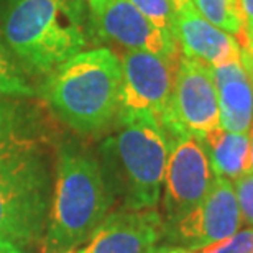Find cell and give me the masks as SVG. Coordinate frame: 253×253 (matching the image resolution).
<instances>
[{"label":"cell","instance_id":"obj_20","mask_svg":"<svg viewBox=\"0 0 253 253\" xmlns=\"http://www.w3.org/2000/svg\"><path fill=\"white\" fill-rule=\"evenodd\" d=\"M234 191L245 224L253 225V173H247L234 181Z\"/></svg>","mask_w":253,"mask_h":253},{"label":"cell","instance_id":"obj_14","mask_svg":"<svg viewBox=\"0 0 253 253\" xmlns=\"http://www.w3.org/2000/svg\"><path fill=\"white\" fill-rule=\"evenodd\" d=\"M219 94L220 126L234 133H249L253 124V83L240 59L212 68Z\"/></svg>","mask_w":253,"mask_h":253},{"label":"cell","instance_id":"obj_10","mask_svg":"<svg viewBox=\"0 0 253 253\" xmlns=\"http://www.w3.org/2000/svg\"><path fill=\"white\" fill-rule=\"evenodd\" d=\"M240 207L230 179L215 176L209 192L183 219L169 227L171 237L188 250H197L239 232Z\"/></svg>","mask_w":253,"mask_h":253},{"label":"cell","instance_id":"obj_1","mask_svg":"<svg viewBox=\"0 0 253 253\" xmlns=\"http://www.w3.org/2000/svg\"><path fill=\"white\" fill-rule=\"evenodd\" d=\"M90 40L84 0H0V43L30 78H46Z\"/></svg>","mask_w":253,"mask_h":253},{"label":"cell","instance_id":"obj_16","mask_svg":"<svg viewBox=\"0 0 253 253\" xmlns=\"http://www.w3.org/2000/svg\"><path fill=\"white\" fill-rule=\"evenodd\" d=\"M38 92L30 83V76L10 56L0 43V95L5 97H35Z\"/></svg>","mask_w":253,"mask_h":253},{"label":"cell","instance_id":"obj_11","mask_svg":"<svg viewBox=\"0 0 253 253\" xmlns=\"http://www.w3.org/2000/svg\"><path fill=\"white\" fill-rule=\"evenodd\" d=\"M166 230L155 209H124L104 219L78 253H151Z\"/></svg>","mask_w":253,"mask_h":253},{"label":"cell","instance_id":"obj_24","mask_svg":"<svg viewBox=\"0 0 253 253\" xmlns=\"http://www.w3.org/2000/svg\"><path fill=\"white\" fill-rule=\"evenodd\" d=\"M153 253H192V250L184 249V247H163V249L153 250Z\"/></svg>","mask_w":253,"mask_h":253},{"label":"cell","instance_id":"obj_18","mask_svg":"<svg viewBox=\"0 0 253 253\" xmlns=\"http://www.w3.org/2000/svg\"><path fill=\"white\" fill-rule=\"evenodd\" d=\"M140 13L150 20L156 28L166 35L173 37V22H174V8L169 0H130Z\"/></svg>","mask_w":253,"mask_h":253},{"label":"cell","instance_id":"obj_28","mask_svg":"<svg viewBox=\"0 0 253 253\" xmlns=\"http://www.w3.org/2000/svg\"><path fill=\"white\" fill-rule=\"evenodd\" d=\"M64 253H78V250H71V252H64Z\"/></svg>","mask_w":253,"mask_h":253},{"label":"cell","instance_id":"obj_13","mask_svg":"<svg viewBox=\"0 0 253 253\" xmlns=\"http://www.w3.org/2000/svg\"><path fill=\"white\" fill-rule=\"evenodd\" d=\"M173 37L183 56L197 59L211 68L240 59L237 38L207 22L194 5L174 15Z\"/></svg>","mask_w":253,"mask_h":253},{"label":"cell","instance_id":"obj_21","mask_svg":"<svg viewBox=\"0 0 253 253\" xmlns=\"http://www.w3.org/2000/svg\"><path fill=\"white\" fill-rule=\"evenodd\" d=\"M237 8H239V15H240V23H242V32L237 37V43L244 38L245 30L253 23V0H235Z\"/></svg>","mask_w":253,"mask_h":253},{"label":"cell","instance_id":"obj_9","mask_svg":"<svg viewBox=\"0 0 253 253\" xmlns=\"http://www.w3.org/2000/svg\"><path fill=\"white\" fill-rule=\"evenodd\" d=\"M120 64V114H150L161 122L169 107L179 63L141 49H126Z\"/></svg>","mask_w":253,"mask_h":253},{"label":"cell","instance_id":"obj_8","mask_svg":"<svg viewBox=\"0 0 253 253\" xmlns=\"http://www.w3.org/2000/svg\"><path fill=\"white\" fill-rule=\"evenodd\" d=\"M92 38L117 43L126 49H141L179 63L183 54L174 37L163 33L140 13L130 0H87Z\"/></svg>","mask_w":253,"mask_h":253},{"label":"cell","instance_id":"obj_22","mask_svg":"<svg viewBox=\"0 0 253 253\" xmlns=\"http://www.w3.org/2000/svg\"><path fill=\"white\" fill-rule=\"evenodd\" d=\"M239 46H240L242 63H244L245 68H249L253 63V23L245 30V35L239 42Z\"/></svg>","mask_w":253,"mask_h":253},{"label":"cell","instance_id":"obj_2","mask_svg":"<svg viewBox=\"0 0 253 253\" xmlns=\"http://www.w3.org/2000/svg\"><path fill=\"white\" fill-rule=\"evenodd\" d=\"M122 64L110 48L84 49L51 71L37 92L79 133H97L119 119Z\"/></svg>","mask_w":253,"mask_h":253},{"label":"cell","instance_id":"obj_29","mask_svg":"<svg viewBox=\"0 0 253 253\" xmlns=\"http://www.w3.org/2000/svg\"><path fill=\"white\" fill-rule=\"evenodd\" d=\"M151 253H153V252H151Z\"/></svg>","mask_w":253,"mask_h":253},{"label":"cell","instance_id":"obj_25","mask_svg":"<svg viewBox=\"0 0 253 253\" xmlns=\"http://www.w3.org/2000/svg\"><path fill=\"white\" fill-rule=\"evenodd\" d=\"M171 5H173V8H174V12L178 13V12H183L184 8H188L192 5L191 0H169Z\"/></svg>","mask_w":253,"mask_h":253},{"label":"cell","instance_id":"obj_4","mask_svg":"<svg viewBox=\"0 0 253 253\" xmlns=\"http://www.w3.org/2000/svg\"><path fill=\"white\" fill-rule=\"evenodd\" d=\"M119 131L102 143L107 171L117 178L125 209H155L165 183L169 136L150 114H120Z\"/></svg>","mask_w":253,"mask_h":253},{"label":"cell","instance_id":"obj_6","mask_svg":"<svg viewBox=\"0 0 253 253\" xmlns=\"http://www.w3.org/2000/svg\"><path fill=\"white\" fill-rule=\"evenodd\" d=\"M168 136L169 155L163 183L165 227H171L194 209L206 197L215 179L209 156L199 136L186 131Z\"/></svg>","mask_w":253,"mask_h":253},{"label":"cell","instance_id":"obj_26","mask_svg":"<svg viewBox=\"0 0 253 253\" xmlns=\"http://www.w3.org/2000/svg\"><path fill=\"white\" fill-rule=\"evenodd\" d=\"M250 173H253V124H252V138H250Z\"/></svg>","mask_w":253,"mask_h":253},{"label":"cell","instance_id":"obj_12","mask_svg":"<svg viewBox=\"0 0 253 253\" xmlns=\"http://www.w3.org/2000/svg\"><path fill=\"white\" fill-rule=\"evenodd\" d=\"M30 99L0 95V165L43 153L51 143V124L42 105Z\"/></svg>","mask_w":253,"mask_h":253},{"label":"cell","instance_id":"obj_19","mask_svg":"<svg viewBox=\"0 0 253 253\" xmlns=\"http://www.w3.org/2000/svg\"><path fill=\"white\" fill-rule=\"evenodd\" d=\"M192 253H253V229L239 230L220 242L192 250Z\"/></svg>","mask_w":253,"mask_h":253},{"label":"cell","instance_id":"obj_5","mask_svg":"<svg viewBox=\"0 0 253 253\" xmlns=\"http://www.w3.org/2000/svg\"><path fill=\"white\" fill-rule=\"evenodd\" d=\"M51 202V174L43 153L0 165V240L30 247L42 240Z\"/></svg>","mask_w":253,"mask_h":253},{"label":"cell","instance_id":"obj_17","mask_svg":"<svg viewBox=\"0 0 253 253\" xmlns=\"http://www.w3.org/2000/svg\"><path fill=\"white\" fill-rule=\"evenodd\" d=\"M191 2L207 22L235 37L240 35L242 23L235 0H191Z\"/></svg>","mask_w":253,"mask_h":253},{"label":"cell","instance_id":"obj_15","mask_svg":"<svg viewBox=\"0 0 253 253\" xmlns=\"http://www.w3.org/2000/svg\"><path fill=\"white\" fill-rule=\"evenodd\" d=\"M215 176L239 179L250 173V138L249 133H234L222 126L201 136Z\"/></svg>","mask_w":253,"mask_h":253},{"label":"cell","instance_id":"obj_7","mask_svg":"<svg viewBox=\"0 0 253 253\" xmlns=\"http://www.w3.org/2000/svg\"><path fill=\"white\" fill-rule=\"evenodd\" d=\"M161 125L168 135L186 131L199 138L220 126L219 94L211 66L181 56L171 102Z\"/></svg>","mask_w":253,"mask_h":253},{"label":"cell","instance_id":"obj_27","mask_svg":"<svg viewBox=\"0 0 253 253\" xmlns=\"http://www.w3.org/2000/svg\"><path fill=\"white\" fill-rule=\"evenodd\" d=\"M247 69V73H249V76H250V79H252V83H253V63L249 66V68H245Z\"/></svg>","mask_w":253,"mask_h":253},{"label":"cell","instance_id":"obj_3","mask_svg":"<svg viewBox=\"0 0 253 253\" xmlns=\"http://www.w3.org/2000/svg\"><path fill=\"white\" fill-rule=\"evenodd\" d=\"M112 202L114 192L99 161L76 146L63 145L58 153L42 252L78 250L109 215Z\"/></svg>","mask_w":253,"mask_h":253},{"label":"cell","instance_id":"obj_23","mask_svg":"<svg viewBox=\"0 0 253 253\" xmlns=\"http://www.w3.org/2000/svg\"><path fill=\"white\" fill-rule=\"evenodd\" d=\"M0 253H25V252L22 249H18L17 245L0 240Z\"/></svg>","mask_w":253,"mask_h":253}]
</instances>
